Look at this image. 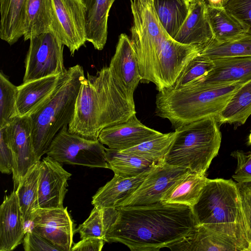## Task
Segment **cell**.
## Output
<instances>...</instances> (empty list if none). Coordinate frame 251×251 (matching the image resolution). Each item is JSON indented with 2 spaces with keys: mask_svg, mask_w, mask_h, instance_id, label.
Here are the masks:
<instances>
[{
  "mask_svg": "<svg viewBox=\"0 0 251 251\" xmlns=\"http://www.w3.org/2000/svg\"><path fill=\"white\" fill-rule=\"evenodd\" d=\"M199 225L191 207L162 201L116 207L104 222L106 242L131 251H158L182 240Z\"/></svg>",
  "mask_w": 251,
  "mask_h": 251,
  "instance_id": "1",
  "label": "cell"
},
{
  "mask_svg": "<svg viewBox=\"0 0 251 251\" xmlns=\"http://www.w3.org/2000/svg\"><path fill=\"white\" fill-rule=\"evenodd\" d=\"M133 16L131 41L141 81L151 82L159 92L170 89L187 64L200 52L197 45L176 41L167 32L153 0H130Z\"/></svg>",
  "mask_w": 251,
  "mask_h": 251,
  "instance_id": "2",
  "label": "cell"
},
{
  "mask_svg": "<svg viewBox=\"0 0 251 251\" xmlns=\"http://www.w3.org/2000/svg\"><path fill=\"white\" fill-rule=\"evenodd\" d=\"M136 113L135 104L123 96L109 67H104L95 75L87 73L83 79L68 130L86 139L98 140L102 129Z\"/></svg>",
  "mask_w": 251,
  "mask_h": 251,
  "instance_id": "3",
  "label": "cell"
},
{
  "mask_svg": "<svg viewBox=\"0 0 251 251\" xmlns=\"http://www.w3.org/2000/svg\"><path fill=\"white\" fill-rule=\"evenodd\" d=\"M192 208L199 225L229 240L239 251H251L248 224L236 182L209 179Z\"/></svg>",
  "mask_w": 251,
  "mask_h": 251,
  "instance_id": "4",
  "label": "cell"
},
{
  "mask_svg": "<svg viewBox=\"0 0 251 251\" xmlns=\"http://www.w3.org/2000/svg\"><path fill=\"white\" fill-rule=\"evenodd\" d=\"M84 77L80 65L69 68L51 95L28 116L33 148L38 161L46 154L56 135L71 122Z\"/></svg>",
  "mask_w": 251,
  "mask_h": 251,
  "instance_id": "5",
  "label": "cell"
},
{
  "mask_svg": "<svg viewBox=\"0 0 251 251\" xmlns=\"http://www.w3.org/2000/svg\"><path fill=\"white\" fill-rule=\"evenodd\" d=\"M251 79L219 86H196L159 92L156 114L168 119L175 129L205 118H217L234 92Z\"/></svg>",
  "mask_w": 251,
  "mask_h": 251,
  "instance_id": "6",
  "label": "cell"
},
{
  "mask_svg": "<svg viewBox=\"0 0 251 251\" xmlns=\"http://www.w3.org/2000/svg\"><path fill=\"white\" fill-rule=\"evenodd\" d=\"M219 125L216 118L207 117L176 128L164 163L205 175L220 148Z\"/></svg>",
  "mask_w": 251,
  "mask_h": 251,
  "instance_id": "7",
  "label": "cell"
},
{
  "mask_svg": "<svg viewBox=\"0 0 251 251\" xmlns=\"http://www.w3.org/2000/svg\"><path fill=\"white\" fill-rule=\"evenodd\" d=\"M64 126L46 153L60 163L108 169L105 148L99 140H90L70 133Z\"/></svg>",
  "mask_w": 251,
  "mask_h": 251,
  "instance_id": "8",
  "label": "cell"
},
{
  "mask_svg": "<svg viewBox=\"0 0 251 251\" xmlns=\"http://www.w3.org/2000/svg\"><path fill=\"white\" fill-rule=\"evenodd\" d=\"M25 60L23 82L64 75V45L52 32L37 35L29 40Z\"/></svg>",
  "mask_w": 251,
  "mask_h": 251,
  "instance_id": "9",
  "label": "cell"
},
{
  "mask_svg": "<svg viewBox=\"0 0 251 251\" xmlns=\"http://www.w3.org/2000/svg\"><path fill=\"white\" fill-rule=\"evenodd\" d=\"M54 12L52 32L68 47L71 55L87 41L84 0H51Z\"/></svg>",
  "mask_w": 251,
  "mask_h": 251,
  "instance_id": "10",
  "label": "cell"
},
{
  "mask_svg": "<svg viewBox=\"0 0 251 251\" xmlns=\"http://www.w3.org/2000/svg\"><path fill=\"white\" fill-rule=\"evenodd\" d=\"M190 170L164 162L155 165L135 191L117 207L144 205L161 201L165 192Z\"/></svg>",
  "mask_w": 251,
  "mask_h": 251,
  "instance_id": "11",
  "label": "cell"
},
{
  "mask_svg": "<svg viewBox=\"0 0 251 251\" xmlns=\"http://www.w3.org/2000/svg\"><path fill=\"white\" fill-rule=\"evenodd\" d=\"M113 80L123 96L134 104L133 93L141 81L137 54L128 36L122 33L109 66Z\"/></svg>",
  "mask_w": 251,
  "mask_h": 251,
  "instance_id": "12",
  "label": "cell"
},
{
  "mask_svg": "<svg viewBox=\"0 0 251 251\" xmlns=\"http://www.w3.org/2000/svg\"><path fill=\"white\" fill-rule=\"evenodd\" d=\"M13 153V180L14 189L39 161L33 146L31 130L28 116L14 118L6 126Z\"/></svg>",
  "mask_w": 251,
  "mask_h": 251,
  "instance_id": "13",
  "label": "cell"
},
{
  "mask_svg": "<svg viewBox=\"0 0 251 251\" xmlns=\"http://www.w3.org/2000/svg\"><path fill=\"white\" fill-rule=\"evenodd\" d=\"M31 227L30 230L46 238L60 251H71L75 228L67 207L40 208Z\"/></svg>",
  "mask_w": 251,
  "mask_h": 251,
  "instance_id": "14",
  "label": "cell"
},
{
  "mask_svg": "<svg viewBox=\"0 0 251 251\" xmlns=\"http://www.w3.org/2000/svg\"><path fill=\"white\" fill-rule=\"evenodd\" d=\"M72 174L60 163L47 155L40 161L38 195L40 208H64L68 180Z\"/></svg>",
  "mask_w": 251,
  "mask_h": 251,
  "instance_id": "15",
  "label": "cell"
},
{
  "mask_svg": "<svg viewBox=\"0 0 251 251\" xmlns=\"http://www.w3.org/2000/svg\"><path fill=\"white\" fill-rule=\"evenodd\" d=\"M161 133L143 125L134 114L125 122L102 129L98 140L108 148L123 151L151 140Z\"/></svg>",
  "mask_w": 251,
  "mask_h": 251,
  "instance_id": "16",
  "label": "cell"
},
{
  "mask_svg": "<svg viewBox=\"0 0 251 251\" xmlns=\"http://www.w3.org/2000/svg\"><path fill=\"white\" fill-rule=\"evenodd\" d=\"M211 60L214 64L212 69L185 88L196 86H219L251 78V56L225 57Z\"/></svg>",
  "mask_w": 251,
  "mask_h": 251,
  "instance_id": "17",
  "label": "cell"
},
{
  "mask_svg": "<svg viewBox=\"0 0 251 251\" xmlns=\"http://www.w3.org/2000/svg\"><path fill=\"white\" fill-rule=\"evenodd\" d=\"M26 231L15 190L0 207V251H10L23 241Z\"/></svg>",
  "mask_w": 251,
  "mask_h": 251,
  "instance_id": "18",
  "label": "cell"
},
{
  "mask_svg": "<svg viewBox=\"0 0 251 251\" xmlns=\"http://www.w3.org/2000/svg\"><path fill=\"white\" fill-rule=\"evenodd\" d=\"M213 39L205 0L190 2L189 13L174 39L183 44L203 45Z\"/></svg>",
  "mask_w": 251,
  "mask_h": 251,
  "instance_id": "19",
  "label": "cell"
},
{
  "mask_svg": "<svg viewBox=\"0 0 251 251\" xmlns=\"http://www.w3.org/2000/svg\"><path fill=\"white\" fill-rule=\"evenodd\" d=\"M150 171L128 178L114 174L112 179L100 187L93 196L92 205L101 208L118 207L135 191Z\"/></svg>",
  "mask_w": 251,
  "mask_h": 251,
  "instance_id": "20",
  "label": "cell"
},
{
  "mask_svg": "<svg viewBox=\"0 0 251 251\" xmlns=\"http://www.w3.org/2000/svg\"><path fill=\"white\" fill-rule=\"evenodd\" d=\"M61 75L50 76L23 82L18 86L17 116H28L46 100L55 89Z\"/></svg>",
  "mask_w": 251,
  "mask_h": 251,
  "instance_id": "21",
  "label": "cell"
},
{
  "mask_svg": "<svg viewBox=\"0 0 251 251\" xmlns=\"http://www.w3.org/2000/svg\"><path fill=\"white\" fill-rule=\"evenodd\" d=\"M115 0H84L86 6L87 41L96 50H102L108 35V18Z\"/></svg>",
  "mask_w": 251,
  "mask_h": 251,
  "instance_id": "22",
  "label": "cell"
},
{
  "mask_svg": "<svg viewBox=\"0 0 251 251\" xmlns=\"http://www.w3.org/2000/svg\"><path fill=\"white\" fill-rule=\"evenodd\" d=\"M168 248L172 251H239L231 241L201 225Z\"/></svg>",
  "mask_w": 251,
  "mask_h": 251,
  "instance_id": "23",
  "label": "cell"
},
{
  "mask_svg": "<svg viewBox=\"0 0 251 251\" xmlns=\"http://www.w3.org/2000/svg\"><path fill=\"white\" fill-rule=\"evenodd\" d=\"M207 14L213 33V40L223 43L238 39L249 32V28L224 7L207 4Z\"/></svg>",
  "mask_w": 251,
  "mask_h": 251,
  "instance_id": "24",
  "label": "cell"
},
{
  "mask_svg": "<svg viewBox=\"0 0 251 251\" xmlns=\"http://www.w3.org/2000/svg\"><path fill=\"white\" fill-rule=\"evenodd\" d=\"M54 12L51 0H25L24 21L25 41L52 32Z\"/></svg>",
  "mask_w": 251,
  "mask_h": 251,
  "instance_id": "25",
  "label": "cell"
},
{
  "mask_svg": "<svg viewBox=\"0 0 251 251\" xmlns=\"http://www.w3.org/2000/svg\"><path fill=\"white\" fill-rule=\"evenodd\" d=\"M208 180L205 175L190 171L169 187L163 194L161 201L192 207L198 201Z\"/></svg>",
  "mask_w": 251,
  "mask_h": 251,
  "instance_id": "26",
  "label": "cell"
},
{
  "mask_svg": "<svg viewBox=\"0 0 251 251\" xmlns=\"http://www.w3.org/2000/svg\"><path fill=\"white\" fill-rule=\"evenodd\" d=\"M40 175V161L30 169L15 189L25 229L27 225L32 223L40 208L38 195Z\"/></svg>",
  "mask_w": 251,
  "mask_h": 251,
  "instance_id": "27",
  "label": "cell"
},
{
  "mask_svg": "<svg viewBox=\"0 0 251 251\" xmlns=\"http://www.w3.org/2000/svg\"><path fill=\"white\" fill-rule=\"evenodd\" d=\"M25 0H0V38L12 45L24 35Z\"/></svg>",
  "mask_w": 251,
  "mask_h": 251,
  "instance_id": "28",
  "label": "cell"
},
{
  "mask_svg": "<svg viewBox=\"0 0 251 251\" xmlns=\"http://www.w3.org/2000/svg\"><path fill=\"white\" fill-rule=\"evenodd\" d=\"M251 115V79L232 95L216 118L219 124L242 125Z\"/></svg>",
  "mask_w": 251,
  "mask_h": 251,
  "instance_id": "29",
  "label": "cell"
},
{
  "mask_svg": "<svg viewBox=\"0 0 251 251\" xmlns=\"http://www.w3.org/2000/svg\"><path fill=\"white\" fill-rule=\"evenodd\" d=\"M105 151L108 169L123 177L137 176L150 171L158 164L117 150L105 148Z\"/></svg>",
  "mask_w": 251,
  "mask_h": 251,
  "instance_id": "30",
  "label": "cell"
},
{
  "mask_svg": "<svg viewBox=\"0 0 251 251\" xmlns=\"http://www.w3.org/2000/svg\"><path fill=\"white\" fill-rule=\"evenodd\" d=\"M153 4L161 24L174 39L189 13L190 2L187 0H153Z\"/></svg>",
  "mask_w": 251,
  "mask_h": 251,
  "instance_id": "31",
  "label": "cell"
},
{
  "mask_svg": "<svg viewBox=\"0 0 251 251\" xmlns=\"http://www.w3.org/2000/svg\"><path fill=\"white\" fill-rule=\"evenodd\" d=\"M199 53L211 59L251 56V34L248 32L238 39L223 43L212 40L202 45Z\"/></svg>",
  "mask_w": 251,
  "mask_h": 251,
  "instance_id": "32",
  "label": "cell"
},
{
  "mask_svg": "<svg viewBox=\"0 0 251 251\" xmlns=\"http://www.w3.org/2000/svg\"><path fill=\"white\" fill-rule=\"evenodd\" d=\"M175 134V131L161 133L151 140L121 151L137 155L156 164L163 163L174 139Z\"/></svg>",
  "mask_w": 251,
  "mask_h": 251,
  "instance_id": "33",
  "label": "cell"
},
{
  "mask_svg": "<svg viewBox=\"0 0 251 251\" xmlns=\"http://www.w3.org/2000/svg\"><path fill=\"white\" fill-rule=\"evenodd\" d=\"M213 65L212 60L199 53L187 64L174 85L167 90H177L188 87L210 72Z\"/></svg>",
  "mask_w": 251,
  "mask_h": 251,
  "instance_id": "34",
  "label": "cell"
},
{
  "mask_svg": "<svg viewBox=\"0 0 251 251\" xmlns=\"http://www.w3.org/2000/svg\"><path fill=\"white\" fill-rule=\"evenodd\" d=\"M18 86L12 83L2 71L0 73V127L8 125L17 116Z\"/></svg>",
  "mask_w": 251,
  "mask_h": 251,
  "instance_id": "35",
  "label": "cell"
},
{
  "mask_svg": "<svg viewBox=\"0 0 251 251\" xmlns=\"http://www.w3.org/2000/svg\"><path fill=\"white\" fill-rule=\"evenodd\" d=\"M75 233L79 234L80 239L94 237L104 239L103 208L94 206L88 218L75 228Z\"/></svg>",
  "mask_w": 251,
  "mask_h": 251,
  "instance_id": "36",
  "label": "cell"
},
{
  "mask_svg": "<svg viewBox=\"0 0 251 251\" xmlns=\"http://www.w3.org/2000/svg\"><path fill=\"white\" fill-rule=\"evenodd\" d=\"M6 126L0 127V171L2 174H10L13 172L14 158Z\"/></svg>",
  "mask_w": 251,
  "mask_h": 251,
  "instance_id": "37",
  "label": "cell"
},
{
  "mask_svg": "<svg viewBox=\"0 0 251 251\" xmlns=\"http://www.w3.org/2000/svg\"><path fill=\"white\" fill-rule=\"evenodd\" d=\"M236 159L237 164L232 176L233 179L238 183L251 182V152L246 154L244 152L236 151L231 153Z\"/></svg>",
  "mask_w": 251,
  "mask_h": 251,
  "instance_id": "38",
  "label": "cell"
},
{
  "mask_svg": "<svg viewBox=\"0 0 251 251\" xmlns=\"http://www.w3.org/2000/svg\"><path fill=\"white\" fill-rule=\"evenodd\" d=\"M224 7L248 26L251 34V0H229Z\"/></svg>",
  "mask_w": 251,
  "mask_h": 251,
  "instance_id": "39",
  "label": "cell"
},
{
  "mask_svg": "<svg viewBox=\"0 0 251 251\" xmlns=\"http://www.w3.org/2000/svg\"><path fill=\"white\" fill-rule=\"evenodd\" d=\"M23 242L25 251H60L46 238L31 230L26 231Z\"/></svg>",
  "mask_w": 251,
  "mask_h": 251,
  "instance_id": "40",
  "label": "cell"
},
{
  "mask_svg": "<svg viewBox=\"0 0 251 251\" xmlns=\"http://www.w3.org/2000/svg\"><path fill=\"white\" fill-rule=\"evenodd\" d=\"M242 205L248 224L251 246V182L238 183Z\"/></svg>",
  "mask_w": 251,
  "mask_h": 251,
  "instance_id": "41",
  "label": "cell"
},
{
  "mask_svg": "<svg viewBox=\"0 0 251 251\" xmlns=\"http://www.w3.org/2000/svg\"><path fill=\"white\" fill-rule=\"evenodd\" d=\"M103 239L89 237L81 239L72 246L71 251H100L104 244Z\"/></svg>",
  "mask_w": 251,
  "mask_h": 251,
  "instance_id": "42",
  "label": "cell"
},
{
  "mask_svg": "<svg viewBox=\"0 0 251 251\" xmlns=\"http://www.w3.org/2000/svg\"><path fill=\"white\" fill-rule=\"evenodd\" d=\"M229 0H205L207 4L216 7H224Z\"/></svg>",
  "mask_w": 251,
  "mask_h": 251,
  "instance_id": "43",
  "label": "cell"
},
{
  "mask_svg": "<svg viewBox=\"0 0 251 251\" xmlns=\"http://www.w3.org/2000/svg\"><path fill=\"white\" fill-rule=\"evenodd\" d=\"M248 144L251 145V132L249 136Z\"/></svg>",
  "mask_w": 251,
  "mask_h": 251,
  "instance_id": "44",
  "label": "cell"
},
{
  "mask_svg": "<svg viewBox=\"0 0 251 251\" xmlns=\"http://www.w3.org/2000/svg\"><path fill=\"white\" fill-rule=\"evenodd\" d=\"M188 0L189 2H192L193 1L198 0Z\"/></svg>",
  "mask_w": 251,
  "mask_h": 251,
  "instance_id": "45",
  "label": "cell"
}]
</instances>
